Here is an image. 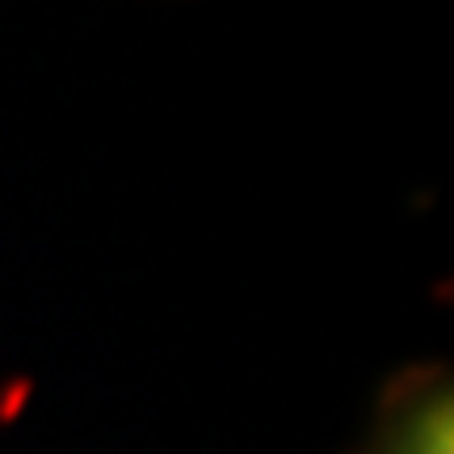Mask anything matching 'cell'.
Wrapping results in <instances>:
<instances>
[{"instance_id":"6da1fadb","label":"cell","mask_w":454,"mask_h":454,"mask_svg":"<svg viewBox=\"0 0 454 454\" xmlns=\"http://www.w3.org/2000/svg\"><path fill=\"white\" fill-rule=\"evenodd\" d=\"M357 454H454V379L446 362L391 379Z\"/></svg>"}]
</instances>
